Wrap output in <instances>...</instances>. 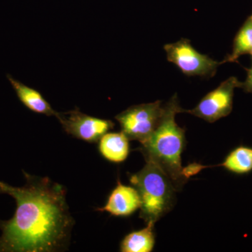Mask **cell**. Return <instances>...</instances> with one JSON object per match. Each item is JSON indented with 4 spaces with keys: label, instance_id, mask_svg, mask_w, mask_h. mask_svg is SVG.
Returning a JSON list of instances; mask_svg holds the SVG:
<instances>
[{
    "label": "cell",
    "instance_id": "obj_1",
    "mask_svg": "<svg viewBox=\"0 0 252 252\" xmlns=\"http://www.w3.org/2000/svg\"><path fill=\"white\" fill-rule=\"evenodd\" d=\"M22 187L0 182V193L15 199L11 220H0V252H53L65 248L74 221L63 186L23 171Z\"/></svg>",
    "mask_w": 252,
    "mask_h": 252
},
{
    "label": "cell",
    "instance_id": "obj_2",
    "mask_svg": "<svg viewBox=\"0 0 252 252\" xmlns=\"http://www.w3.org/2000/svg\"><path fill=\"white\" fill-rule=\"evenodd\" d=\"M183 111L175 94L164 106L163 114L157 129L142 143L140 149L146 161L153 162L160 167L177 190L189 180L182 164V154L186 145L185 130L175 120L176 115Z\"/></svg>",
    "mask_w": 252,
    "mask_h": 252
},
{
    "label": "cell",
    "instance_id": "obj_3",
    "mask_svg": "<svg viewBox=\"0 0 252 252\" xmlns=\"http://www.w3.org/2000/svg\"><path fill=\"white\" fill-rule=\"evenodd\" d=\"M129 179L140 195V217L146 223H155L172 210L178 190L160 167L146 161L143 168Z\"/></svg>",
    "mask_w": 252,
    "mask_h": 252
},
{
    "label": "cell",
    "instance_id": "obj_4",
    "mask_svg": "<svg viewBox=\"0 0 252 252\" xmlns=\"http://www.w3.org/2000/svg\"><path fill=\"white\" fill-rule=\"evenodd\" d=\"M164 112L160 101L129 107L116 116L122 131L129 140L143 143L153 134Z\"/></svg>",
    "mask_w": 252,
    "mask_h": 252
},
{
    "label": "cell",
    "instance_id": "obj_5",
    "mask_svg": "<svg viewBox=\"0 0 252 252\" xmlns=\"http://www.w3.org/2000/svg\"><path fill=\"white\" fill-rule=\"evenodd\" d=\"M167 61L175 64L188 77L211 78L216 74L220 63L194 49L190 41L182 39L164 46Z\"/></svg>",
    "mask_w": 252,
    "mask_h": 252
},
{
    "label": "cell",
    "instance_id": "obj_6",
    "mask_svg": "<svg viewBox=\"0 0 252 252\" xmlns=\"http://www.w3.org/2000/svg\"><path fill=\"white\" fill-rule=\"evenodd\" d=\"M240 86L241 82L236 77L228 78L215 90L204 96L195 108L184 109L183 113L192 114L209 123L217 122L231 113L234 91Z\"/></svg>",
    "mask_w": 252,
    "mask_h": 252
},
{
    "label": "cell",
    "instance_id": "obj_7",
    "mask_svg": "<svg viewBox=\"0 0 252 252\" xmlns=\"http://www.w3.org/2000/svg\"><path fill=\"white\" fill-rule=\"evenodd\" d=\"M56 117L67 134L91 143L98 142L115 126L112 121L91 117L78 109L65 113L58 112Z\"/></svg>",
    "mask_w": 252,
    "mask_h": 252
},
{
    "label": "cell",
    "instance_id": "obj_8",
    "mask_svg": "<svg viewBox=\"0 0 252 252\" xmlns=\"http://www.w3.org/2000/svg\"><path fill=\"white\" fill-rule=\"evenodd\" d=\"M140 207L141 199L137 189L122 185L119 180L105 205L97 210L108 212L114 217H126L132 215Z\"/></svg>",
    "mask_w": 252,
    "mask_h": 252
},
{
    "label": "cell",
    "instance_id": "obj_9",
    "mask_svg": "<svg viewBox=\"0 0 252 252\" xmlns=\"http://www.w3.org/2000/svg\"><path fill=\"white\" fill-rule=\"evenodd\" d=\"M21 103L32 112L51 117H56L58 112L51 107L39 91L25 85L12 76H6Z\"/></svg>",
    "mask_w": 252,
    "mask_h": 252
},
{
    "label": "cell",
    "instance_id": "obj_10",
    "mask_svg": "<svg viewBox=\"0 0 252 252\" xmlns=\"http://www.w3.org/2000/svg\"><path fill=\"white\" fill-rule=\"evenodd\" d=\"M99 154L106 160L114 163L125 161L130 154L129 139L124 132H109L99 141Z\"/></svg>",
    "mask_w": 252,
    "mask_h": 252
},
{
    "label": "cell",
    "instance_id": "obj_11",
    "mask_svg": "<svg viewBox=\"0 0 252 252\" xmlns=\"http://www.w3.org/2000/svg\"><path fill=\"white\" fill-rule=\"evenodd\" d=\"M155 223L150 222L143 229L133 231L123 239L120 245L122 252H150L156 243Z\"/></svg>",
    "mask_w": 252,
    "mask_h": 252
},
{
    "label": "cell",
    "instance_id": "obj_12",
    "mask_svg": "<svg viewBox=\"0 0 252 252\" xmlns=\"http://www.w3.org/2000/svg\"><path fill=\"white\" fill-rule=\"evenodd\" d=\"M235 175H248L252 172V147L240 145L230 151L224 160L216 165Z\"/></svg>",
    "mask_w": 252,
    "mask_h": 252
},
{
    "label": "cell",
    "instance_id": "obj_13",
    "mask_svg": "<svg viewBox=\"0 0 252 252\" xmlns=\"http://www.w3.org/2000/svg\"><path fill=\"white\" fill-rule=\"evenodd\" d=\"M252 49V23L248 19L235 36L231 54L227 56L220 64L235 63L243 55L250 54Z\"/></svg>",
    "mask_w": 252,
    "mask_h": 252
},
{
    "label": "cell",
    "instance_id": "obj_14",
    "mask_svg": "<svg viewBox=\"0 0 252 252\" xmlns=\"http://www.w3.org/2000/svg\"><path fill=\"white\" fill-rule=\"evenodd\" d=\"M246 70L248 72L246 80L241 82L240 89H243L245 92L252 94V67L247 69Z\"/></svg>",
    "mask_w": 252,
    "mask_h": 252
},
{
    "label": "cell",
    "instance_id": "obj_15",
    "mask_svg": "<svg viewBox=\"0 0 252 252\" xmlns=\"http://www.w3.org/2000/svg\"><path fill=\"white\" fill-rule=\"evenodd\" d=\"M248 18H249V19L250 20V21H251V22L252 23V16H250V17Z\"/></svg>",
    "mask_w": 252,
    "mask_h": 252
},
{
    "label": "cell",
    "instance_id": "obj_16",
    "mask_svg": "<svg viewBox=\"0 0 252 252\" xmlns=\"http://www.w3.org/2000/svg\"><path fill=\"white\" fill-rule=\"evenodd\" d=\"M250 54H251V56H252V49L251 50V51H250Z\"/></svg>",
    "mask_w": 252,
    "mask_h": 252
}]
</instances>
